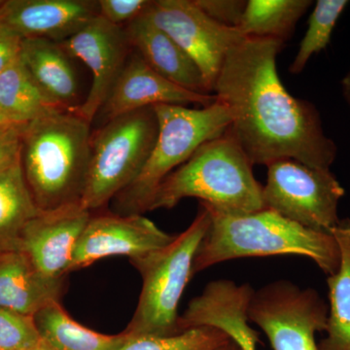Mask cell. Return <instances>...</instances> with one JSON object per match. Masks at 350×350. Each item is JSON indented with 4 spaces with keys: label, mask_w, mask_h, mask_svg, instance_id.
<instances>
[{
    "label": "cell",
    "mask_w": 350,
    "mask_h": 350,
    "mask_svg": "<svg viewBox=\"0 0 350 350\" xmlns=\"http://www.w3.org/2000/svg\"><path fill=\"white\" fill-rule=\"evenodd\" d=\"M125 31L131 47L158 75L193 93L211 94L197 64L144 14L126 25Z\"/></svg>",
    "instance_id": "cell-17"
},
{
    "label": "cell",
    "mask_w": 350,
    "mask_h": 350,
    "mask_svg": "<svg viewBox=\"0 0 350 350\" xmlns=\"http://www.w3.org/2000/svg\"><path fill=\"white\" fill-rule=\"evenodd\" d=\"M41 342L33 317L0 308V350H31Z\"/></svg>",
    "instance_id": "cell-27"
},
{
    "label": "cell",
    "mask_w": 350,
    "mask_h": 350,
    "mask_svg": "<svg viewBox=\"0 0 350 350\" xmlns=\"http://www.w3.org/2000/svg\"><path fill=\"white\" fill-rule=\"evenodd\" d=\"M214 94L193 93L158 75L137 52L129 56L125 66L101 107L103 124L110 120L158 105H213Z\"/></svg>",
    "instance_id": "cell-14"
},
{
    "label": "cell",
    "mask_w": 350,
    "mask_h": 350,
    "mask_svg": "<svg viewBox=\"0 0 350 350\" xmlns=\"http://www.w3.org/2000/svg\"><path fill=\"white\" fill-rule=\"evenodd\" d=\"M21 61L43 93L57 107L75 110L78 82L69 56L59 43L43 38L22 41Z\"/></svg>",
    "instance_id": "cell-19"
},
{
    "label": "cell",
    "mask_w": 350,
    "mask_h": 350,
    "mask_svg": "<svg viewBox=\"0 0 350 350\" xmlns=\"http://www.w3.org/2000/svg\"><path fill=\"white\" fill-rule=\"evenodd\" d=\"M211 213L200 204L192 224L162 250L133 258L142 278L137 310L126 332L135 335L172 336L178 329L179 301L193 276V264L211 226Z\"/></svg>",
    "instance_id": "cell-6"
},
{
    "label": "cell",
    "mask_w": 350,
    "mask_h": 350,
    "mask_svg": "<svg viewBox=\"0 0 350 350\" xmlns=\"http://www.w3.org/2000/svg\"><path fill=\"white\" fill-rule=\"evenodd\" d=\"M64 278L44 275L23 251L4 253L0 255V308L33 317L44 306L61 301Z\"/></svg>",
    "instance_id": "cell-18"
},
{
    "label": "cell",
    "mask_w": 350,
    "mask_h": 350,
    "mask_svg": "<svg viewBox=\"0 0 350 350\" xmlns=\"http://www.w3.org/2000/svg\"><path fill=\"white\" fill-rule=\"evenodd\" d=\"M91 124L75 110H62L25 126L21 165L39 211L81 204L91 155Z\"/></svg>",
    "instance_id": "cell-2"
},
{
    "label": "cell",
    "mask_w": 350,
    "mask_h": 350,
    "mask_svg": "<svg viewBox=\"0 0 350 350\" xmlns=\"http://www.w3.org/2000/svg\"><path fill=\"white\" fill-rule=\"evenodd\" d=\"M283 44L244 38L228 53L213 90L231 114L227 131L253 165L292 159L330 170L337 145L324 133L319 112L292 96L278 75L276 57Z\"/></svg>",
    "instance_id": "cell-1"
},
{
    "label": "cell",
    "mask_w": 350,
    "mask_h": 350,
    "mask_svg": "<svg viewBox=\"0 0 350 350\" xmlns=\"http://www.w3.org/2000/svg\"><path fill=\"white\" fill-rule=\"evenodd\" d=\"M340 250V266L327 278L330 308L327 321V337L319 350H350V219L340 220L334 230Z\"/></svg>",
    "instance_id": "cell-21"
},
{
    "label": "cell",
    "mask_w": 350,
    "mask_h": 350,
    "mask_svg": "<svg viewBox=\"0 0 350 350\" xmlns=\"http://www.w3.org/2000/svg\"><path fill=\"white\" fill-rule=\"evenodd\" d=\"M126 334L119 350H214L230 340L225 333L209 327L189 329L165 337Z\"/></svg>",
    "instance_id": "cell-26"
},
{
    "label": "cell",
    "mask_w": 350,
    "mask_h": 350,
    "mask_svg": "<svg viewBox=\"0 0 350 350\" xmlns=\"http://www.w3.org/2000/svg\"><path fill=\"white\" fill-rule=\"evenodd\" d=\"M0 109L19 125L64 110L43 93L20 57L0 75Z\"/></svg>",
    "instance_id": "cell-22"
},
{
    "label": "cell",
    "mask_w": 350,
    "mask_h": 350,
    "mask_svg": "<svg viewBox=\"0 0 350 350\" xmlns=\"http://www.w3.org/2000/svg\"><path fill=\"white\" fill-rule=\"evenodd\" d=\"M340 89H342V96L345 103L350 108V66L349 70L345 73L344 78L340 81Z\"/></svg>",
    "instance_id": "cell-32"
},
{
    "label": "cell",
    "mask_w": 350,
    "mask_h": 350,
    "mask_svg": "<svg viewBox=\"0 0 350 350\" xmlns=\"http://www.w3.org/2000/svg\"><path fill=\"white\" fill-rule=\"evenodd\" d=\"M42 344L50 350H119L126 332L108 336L88 329L71 319L61 301L44 306L33 315Z\"/></svg>",
    "instance_id": "cell-20"
},
{
    "label": "cell",
    "mask_w": 350,
    "mask_h": 350,
    "mask_svg": "<svg viewBox=\"0 0 350 350\" xmlns=\"http://www.w3.org/2000/svg\"><path fill=\"white\" fill-rule=\"evenodd\" d=\"M98 16L96 0H2L0 25L25 38L63 42Z\"/></svg>",
    "instance_id": "cell-16"
},
{
    "label": "cell",
    "mask_w": 350,
    "mask_h": 350,
    "mask_svg": "<svg viewBox=\"0 0 350 350\" xmlns=\"http://www.w3.org/2000/svg\"><path fill=\"white\" fill-rule=\"evenodd\" d=\"M1 3H2V0H0V4H1Z\"/></svg>",
    "instance_id": "cell-36"
},
{
    "label": "cell",
    "mask_w": 350,
    "mask_h": 350,
    "mask_svg": "<svg viewBox=\"0 0 350 350\" xmlns=\"http://www.w3.org/2000/svg\"><path fill=\"white\" fill-rule=\"evenodd\" d=\"M214 350H243L241 347H239L236 342H232V340H230L229 342H226V344L221 345V347H217V349Z\"/></svg>",
    "instance_id": "cell-34"
},
{
    "label": "cell",
    "mask_w": 350,
    "mask_h": 350,
    "mask_svg": "<svg viewBox=\"0 0 350 350\" xmlns=\"http://www.w3.org/2000/svg\"><path fill=\"white\" fill-rule=\"evenodd\" d=\"M202 12L218 24L238 29L245 10L243 0H194Z\"/></svg>",
    "instance_id": "cell-29"
},
{
    "label": "cell",
    "mask_w": 350,
    "mask_h": 350,
    "mask_svg": "<svg viewBox=\"0 0 350 350\" xmlns=\"http://www.w3.org/2000/svg\"><path fill=\"white\" fill-rule=\"evenodd\" d=\"M153 108L158 119L155 145L135 180L114 198L115 209L121 215L149 211L163 179L187 162L202 144L224 135L232 123L229 109L217 98L200 109L177 105Z\"/></svg>",
    "instance_id": "cell-5"
},
{
    "label": "cell",
    "mask_w": 350,
    "mask_h": 350,
    "mask_svg": "<svg viewBox=\"0 0 350 350\" xmlns=\"http://www.w3.org/2000/svg\"><path fill=\"white\" fill-rule=\"evenodd\" d=\"M312 4L310 0H250L238 29L244 38L285 42Z\"/></svg>",
    "instance_id": "cell-24"
},
{
    "label": "cell",
    "mask_w": 350,
    "mask_h": 350,
    "mask_svg": "<svg viewBox=\"0 0 350 350\" xmlns=\"http://www.w3.org/2000/svg\"><path fill=\"white\" fill-rule=\"evenodd\" d=\"M349 3L347 0H319L317 2L298 53L290 66L289 71L292 75L301 73L310 59L329 45L336 25Z\"/></svg>",
    "instance_id": "cell-25"
},
{
    "label": "cell",
    "mask_w": 350,
    "mask_h": 350,
    "mask_svg": "<svg viewBox=\"0 0 350 350\" xmlns=\"http://www.w3.org/2000/svg\"><path fill=\"white\" fill-rule=\"evenodd\" d=\"M328 312L314 289L282 280L254 292L248 319L266 334L273 350H319L315 335L326 331Z\"/></svg>",
    "instance_id": "cell-9"
},
{
    "label": "cell",
    "mask_w": 350,
    "mask_h": 350,
    "mask_svg": "<svg viewBox=\"0 0 350 350\" xmlns=\"http://www.w3.org/2000/svg\"><path fill=\"white\" fill-rule=\"evenodd\" d=\"M23 38L0 25V75L20 57Z\"/></svg>",
    "instance_id": "cell-31"
},
{
    "label": "cell",
    "mask_w": 350,
    "mask_h": 350,
    "mask_svg": "<svg viewBox=\"0 0 350 350\" xmlns=\"http://www.w3.org/2000/svg\"><path fill=\"white\" fill-rule=\"evenodd\" d=\"M267 167L268 177L262 186L265 208L308 229L333 234L340 222L338 206L345 191L330 170L292 159L275 161Z\"/></svg>",
    "instance_id": "cell-8"
},
{
    "label": "cell",
    "mask_w": 350,
    "mask_h": 350,
    "mask_svg": "<svg viewBox=\"0 0 350 350\" xmlns=\"http://www.w3.org/2000/svg\"><path fill=\"white\" fill-rule=\"evenodd\" d=\"M157 135L153 107L126 113L92 133L83 208L91 213L101 208L133 183L144 170Z\"/></svg>",
    "instance_id": "cell-7"
},
{
    "label": "cell",
    "mask_w": 350,
    "mask_h": 350,
    "mask_svg": "<svg viewBox=\"0 0 350 350\" xmlns=\"http://www.w3.org/2000/svg\"><path fill=\"white\" fill-rule=\"evenodd\" d=\"M25 126L15 125L0 131V175L21 163Z\"/></svg>",
    "instance_id": "cell-30"
},
{
    "label": "cell",
    "mask_w": 350,
    "mask_h": 350,
    "mask_svg": "<svg viewBox=\"0 0 350 350\" xmlns=\"http://www.w3.org/2000/svg\"><path fill=\"white\" fill-rule=\"evenodd\" d=\"M91 215L81 204L40 211L25 227L21 251L44 275L66 278L76 243Z\"/></svg>",
    "instance_id": "cell-15"
},
{
    "label": "cell",
    "mask_w": 350,
    "mask_h": 350,
    "mask_svg": "<svg viewBox=\"0 0 350 350\" xmlns=\"http://www.w3.org/2000/svg\"><path fill=\"white\" fill-rule=\"evenodd\" d=\"M15 125H19V124L13 123L10 120L7 118L4 113L2 112V110L0 109V131L4 130V129L9 128V126H12Z\"/></svg>",
    "instance_id": "cell-33"
},
{
    "label": "cell",
    "mask_w": 350,
    "mask_h": 350,
    "mask_svg": "<svg viewBox=\"0 0 350 350\" xmlns=\"http://www.w3.org/2000/svg\"><path fill=\"white\" fill-rule=\"evenodd\" d=\"M59 45L69 57L80 59L91 70L93 81L86 100L75 110L92 123L111 93L131 55L125 27L110 24L96 16Z\"/></svg>",
    "instance_id": "cell-11"
},
{
    "label": "cell",
    "mask_w": 350,
    "mask_h": 350,
    "mask_svg": "<svg viewBox=\"0 0 350 350\" xmlns=\"http://www.w3.org/2000/svg\"><path fill=\"white\" fill-rule=\"evenodd\" d=\"M144 15L185 51L199 68L207 92L213 94L226 56L244 38L239 29L211 19L194 0H156Z\"/></svg>",
    "instance_id": "cell-10"
},
{
    "label": "cell",
    "mask_w": 350,
    "mask_h": 350,
    "mask_svg": "<svg viewBox=\"0 0 350 350\" xmlns=\"http://www.w3.org/2000/svg\"><path fill=\"white\" fill-rule=\"evenodd\" d=\"M255 290L228 280L209 282L179 315V332L209 327L225 333L243 350H256L259 334L250 325L248 310Z\"/></svg>",
    "instance_id": "cell-13"
},
{
    "label": "cell",
    "mask_w": 350,
    "mask_h": 350,
    "mask_svg": "<svg viewBox=\"0 0 350 350\" xmlns=\"http://www.w3.org/2000/svg\"><path fill=\"white\" fill-rule=\"evenodd\" d=\"M174 238L142 214H92L76 243L68 271H79L103 258L144 256L162 250Z\"/></svg>",
    "instance_id": "cell-12"
},
{
    "label": "cell",
    "mask_w": 350,
    "mask_h": 350,
    "mask_svg": "<svg viewBox=\"0 0 350 350\" xmlns=\"http://www.w3.org/2000/svg\"><path fill=\"white\" fill-rule=\"evenodd\" d=\"M207 209L211 226L196 254L193 275L238 258L278 255L308 258L327 276L338 271L340 250L333 234L308 229L269 208L243 215Z\"/></svg>",
    "instance_id": "cell-3"
},
{
    "label": "cell",
    "mask_w": 350,
    "mask_h": 350,
    "mask_svg": "<svg viewBox=\"0 0 350 350\" xmlns=\"http://www.w3.org/2000/svg\"><path fill=\"white\" fill-rule=\"evenodd\" d=\"M39 213L21 163L0 175V255L21 251L25 227Z\"/></svg>",
    "instance_id": "cell-23"
},
{
    "label": "cell",
    "mask_w": 350,
    "mask_h": 350,
    "mask_svg": "<svg viewBox=\"0 0 350 350\" xmlns=\"http://www.w3.org/2000/svg\"><path fill=\"white\" fill-rule=\"evenodd\" d=\"M149 0H98V16L108 23L123 27L146 12Z\"/></svg>",
    "instance_id": "cell-28"
},
{
    "label": "cell",
    "mask_w": 350,
    "mask_h": 350,
    "mask_svg": "<svg viewBox=\"0 0 350 350\" xmlns=\"http://www.w3.org/2000/svg\"><path fill=\"white\" fill-rule=\"evenodd\" d=\"M31 350H50V349H48L47 347H45V345H44L42 344V342H41L40 345H38V347H36V349H31Z\"/></svg>",
    "instance_id": "cell-35"
},
{
    "label": "cell",
    "mask_w": 350,
    "mask_h": 350,
    "mask_svg": "<svg viewBox=\"0 0 350 350\" xmlns=\"http://www.w3.org/2000/svg\"><path fill=\"white\" fill-rule=\"evenodd\" d=\"M253 163L234 137L224 135L206 142L192 157L167 175L149 211L174 208L186 198H196L207 208L226 215H243L265 208L262 186Z\"/></svg>",
    "instance_id": "cell-4"
}]
</instances>
